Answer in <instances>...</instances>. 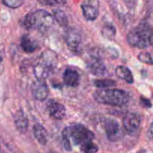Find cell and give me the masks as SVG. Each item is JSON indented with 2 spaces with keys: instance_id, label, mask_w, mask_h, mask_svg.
Segmentation results:
<instances>
[{
  "instance_id": "cell-1",
  "label": "cell",
  "mask_w": 153,
  "mask_h": 153,
  "mask_svg": "<svg viewBox=\"0 0 153 153\" xmlns=\"http://www.w3.org/2000/svg\"><path fill=\"white\" fill-rule=\"evenodd\" d=\"M65 149L71 150V140L74 145H80L94 139V134L82 125H73L66 127L62 132Z\"/></svg>"
},
{
  "instance_id": "cell-2",
  "label": "cell",
  "mask_w": 153,
  "mask_h": 153,
  "mask_svg": "<svg viewBox=\"0 0 153 153\" xmlns=\"http://www.w3.org/2000/svg\"><path fill=\"white\" fill-rule=\"evenodd\" d=\"M22 23L26 29H36L42 33H46L53 25L54 18L48 11L38 10L29 13Z\"/></svg>"
},
{
  "instance_id": "cell-3",
  "label": "cell",
  "mask_w": 153,
  "mask_h": 153,
  "mask_svg": "<svg viewBox=\"0 0 153 153\" xmlns=\"http://www.w3.org/2000/svg\"><path fill=\"white\" fill-rule=\"evenodd\" d=\"M128 43L134 48L145 49L149 45L153 47V29L146 23H141L129 32Z\"/></svg>"
},
{
  "instance_id": "cell-4",
  "label": "cell",
  "mask_w": 153,
  "mask_h": 153,
  "mask_svg": "<svg viewBox=\"0 0 153 153\" xmlns=\"http://www.w3.org/2000/svg\"><path fill=\"white\" fill-rule=\"evenodd\" d=\"M93 97L97 102L110 106L121 107L129 101L128 94L117 89H101L95 91Z\"/></svg>"
},
{
  "instance_id": "cell-5",
  "label": "cell",
  "mask_w": 153,
  "mask_h": 153,
  "mask_svg": "<svg viewBox=\"0 0 153 153\" xmlns=\"http://www.w3.org/2000/svg\"><path fill=\"white\" fill-rule=\"evenodd\" d=\"M57 56L53 51H45L34 67V74L38 80H44L49 77L57 64Z\"/></svg>"
},
{
  "instance_id": "cell-6",
  "label": "cell",
  "mask_w": 153,
  "mask_h": 153,
  "mask_svg": "<svg viewBox=\"0 0 153 153\" xmlns=\"http://www.w3.org/2000/svg\"><path fill=\"white\" fill-rule=\"evenodd\" d=\"M104 128L107 139L111 142L120 140L124 136V131L121 128L119 123L114 120L108 119L106 120Z\"/></svg>"
},
{
  "instance_id": "cell-7",
  "label": "cell",
  "mask_w": 153,
  "mask_h": 153,
  "mask_svg": "<svg viewBox=\"0 0 153 153\" xmlns=\"http://www.w3.org/2000/svg\"><path fill=\"white\" fill-rule=\"evenodd\" d=\"M140 123V117L135 113H127L123 120V128L129 134H134L137 131Z\"/></svg>"
},
{
  "instance_id": "cell-8",
  "label": "cell",
  "mask_w": 153,
  "mask_h": 153,
  "mask_svg": "<svg viewBox=\"0 0 153 153\" xmlns=\"http://www.w3.org/2000/svg\"><path fill=\"white\" fill-rule=\"evenodd\" d=\"M85 18L88 20H95L99 14V3L98 0H85L81 5Z\"/></svg>"
},
{
  "instance_id": "cell-9",
  "label": "cell",
  "mask_w": 153,
  "mask_h": 153,
  "mask_svg": "<svg viewBox=\"0 0 153 153\" xmlns=\"http://www.w3.org/2000/svg\"><path fill=\"white\" fill-rule=\"evenodd\" d=\"M32 93L34 98L38 101H45L49 94V89L44 80H38L32 86Z\"/></svg>"
},
{
  "instance_id": "cell-10",
  "label": "cell",
  "mask_w": 153,
  "mask_h": 153,
  "mask_svg": "<svg viewBox=\"0 0 153 153\" xmlns=\"http://www.w3.org/2000/svg\"><path fill=\"white\" fill-rule=\"evenodd\" d=\"M47 107L50 116L56 120H62L65 116L66 110L65 106L54 100H50L47 104Z\"/></svg>"
},
{
  "instance_id": "cell-11",
  "label": "cell",
  "mask_w": 153,
  "mask_h": 153,
  "mask_svg": "<svg viewBox=\"0 0 153 153\" xmlns=\"http://www.w3.org/2000/svg\"><path fill=\"white\" fill-rule=\"evenodd\" d=\"M87 68L89 71L95 76H104L107 71L105 65L100 59L92 57L87 63Z\"/></svg>"
},
{
  "instance_id": "cell-12",
  "label": "cell",
  "mask_w": 153,
  "mask_h": 153,
  "mask_svg": "<svg viewBox=\"0 0 153 153\" xmlns=\"http://www.w3.org/2000/svg\"><path fill=\"white\" fill-rule=\"evenodd\" d=\"M65 40L69 48L76 50L79 48L81 43L82 37L78 30H76L74 28H71L66 33Z\"/></svg>"
},
{
  "instance_id": "cell-13",
  "label": "cell",
  "mask_w": 153,
  "mask_h": 153,
  "mask_svg": "<svg viewBox=\"0 0 153 153\" xmlns=\"http://www.w3.org/2000/svg\"><path fill=\"white\" fill-rule=\"evenodd\" d=\"M63 80L67 86L76 87L80 83V75L76 71L71 68H68L64 72Z\"/></svg>"
},
{
  "instance_id": "cell-14",
  "label": "cell",
  "mask_w": 153,
  "mask_h": 153,
  "mask_svg": "<svg viewBox=\"0 0 153 153\" xmlns=\"http://www.w3.org/2000/svg\"><path fill=\"white\" fill-rule=\"evenodd\" d=\"M14 123L16 128L20 133H25L28 128V120L23 112L19 111L14 117Z\"/></svg>"
},
{
  "instance_id": "cell-15",
  "label": "cell",
  "mask_w": 153,
  "mask_h": 153,
  "mask_svg": "<svg viewBox=\"0 0 153 153\" xmlns=\"http://www.w3.org/2000/svg\"><path fill=\"white\" fill-rule=\"evenodd\" d=\"M33 134L38 143L42 145H45L48 142V134L47 131L42 125L36 124L33 127Z\"/></svg>"
},
{
  "instance_id": "cell-16",
  "label": "cell",
  "mask_w": 153,
  "mask_h": 153,
  "mask_svg": "<svg viewBox=\"0 0 153 153\" xmlns=\"http://www.w3.org/2000/svg\"><path fill=\"white\" fill-rule=\"evenodd\" d=\"M21 48L25 52L33 53L38 49V45L30 37L24 35L21 38Z\"/></svg>"
},
{
  "instance_id": "cell-17",
  "label": "cell",
  "mask_w": 153,
  "mask_h": 153,
  "mask_svg": "<svg viewBox=\"0 0 153 153\" xmlns=\"http://www.w3.org/2000/svg\"><path fill=\"white\" fill-rule=\"evenodd\" d=\"M116 74L119 78L125 80L128 83H133L134 77L131 72L126 66H118L116 69Z\"/></svg>"
},
{
  "instance_id": "cell-18",
  "label": "cell",
  "mask_w": 153,
  "mask_h": 153,
  "mask_svg": "<svg viewBox=\"0 0 153 153\" xmlns=\"http://www.w3.org/2000/svg\"><path fill=\"white\" fill-rule=\"evenodd\" d=\"M53 17L54 20H56L61 26H66L68 25V17L64 11L62 10H54L53 12Z\"/></svg>"
},
{
  "instance_id": "cell-19",
  "label": "cell",
  "mask_w": 153,
  "mask_h": 153,
  "mask_svg": "<svg viewBox=\"0 0 153 153\" xmlns=\"http://www.w3.org/2000/svg\"><path fill=\"white\" fill-rule=\"evenodd\" d=\"M94 84L99 89H107V88L115 86L117 85V83L110 79H101V80H95L94 81Z\"/></svg>"
},
{
  "instance_id": "cell-20",
  "label": "cell",
  "mask_w": 153,
  "mask_h": 153,
  "mask_svg": "<svg viewBox=\"0 0 153 153\" xmlns=\"http://www.w3.org/2000/svg\"><path fill=\"white\" fill-rule=\"evenodd\" d=\"M102 35L107 39L112 40L115 37L116 35V29L114 26L111 24H106L103 27L102 31H101Z\"/></svg>"
},
{
  "instance_id": "cell-21",
  "label": "cell",
  "mask_w": 153,
  "mask_h": 153,
  "mask_svg": "<svg viewBox=\"0 0 153 153\" xmlns=\"http://www.w3.org/2000/svg\"><path fill=\"white\" fill-rule=\"evenodd\" d=\"M80 149L84 153H96L98 151V147L92 140L84 143L80 146Z\"/></svg>"
},
{
  "instance_id": "cell-22",
  "label": "cell",
  "mask_w": 153,
  "mask_h": 153,
  "mask_svg": "<svg viewBox=\"0 0 153 153\" xmlns=\"http://www.w3.org/2000/svg\"><path fill=\"white\" fill-rule=\"evenodd\" d=\"M25 0H2L7 7L11 8H17L24 3Z\"/></svg>"
},
{
  "instance_id": "cell-23",
  "label": "cell",
  "mask_w": 153,
  "mask_h": 153,
  "mask_svg": "<svg viewBox=\"0 0 153 153\" xmlns=\"http://www.w3.org/2000/svg\"><path fill=\"white\" fill-rule=\"evenodd\" d=\"M138 59L148 65H153V59L151 55L147 52H142L138 55Z\"/></svg>"
},
{
  "instance_id": "cell-24",
  "label": "cell",
  "mask_w": 153,
  "mask_h": 153,
  "mask_svg": "<svg viewBox=\"0 0 153 153\" xmlns=\"http://www.w3.org/2000/svg\"><path fill=\"white\" fill-rule=\"evenodd\" d=\"M41 2L50 6H62L65 5L66 0H41Z\"/></svg>"
},
{
  "instance_id": "cell-25",
  "label": "cell",
  "mask_w": 153,
  "mask_h": 153,
  "mask_svg": "<svg viewBox=\"0 0 153 153\" xmlns=\"http://www.w3.org/2000/svg\"><path fill=\"white\" fill-rule=\"evenodd\" d=\"M140 104L143 107L149 108V107H152L151 101H150L149 99H147V98H143V97H141L140 101Z\"/></svg>"
},
{
  "instance_id": "cell-26",
  "label": "cell",
  "mask_w": 153,
  "mask_h": 153,
  "mask_svg": "<svg viewBox=\"0 0 153 153\" xmlns=\"http://www.w3.org/2000/svg\"><path fill=\"white\" fill-rule=\"evenodd\" d=\"M123 1L129 9H133L134 8L136 0H123Z\"/></svg>"
},
{
  "instance_id": "cell-27",
  "label": "cell",
  "mask_w": 153,
  "mask_h": 153,
  "mask_svg": "<svg viewBox=\"0 0 153 153\" xmlns=\"http://www.w3.org/2000/svg\"><path fill=\"white\" fill-rule=\"evenodd\" d=\"M147 137L149 139H153V123L150 125L148 131H147Z\"/></svg>"
},
{
  "instance_id": "cell-28",
  "label": "cell",
  "mask_w": 153,
  "mask_h": 153,
  "mask_svg": "<svg viewBox=\"0 0 153 153\" xmlns=\"http://www.w3.org/2000/svg\"><path fill=\"white\" fill-rule=\"evenodd\" d=\"M4 55H5V48L3 45H0V62L3 59Z\"/></svg>"
},
{
  "instance_id": "cell-29",
  "label": "cell",
  "mask_w": 153,
  "mask_h": 153,
  "mask_svg": "<svg viewBox=\"0 0 153 153\" xmlns=\"http://www.w3.org/2000/svg\"><path fill=\"white\" fill-rule=\"evenodd\" d=\"M50 153H56V152H51Z\"/></svg>"
}]
</instances>
